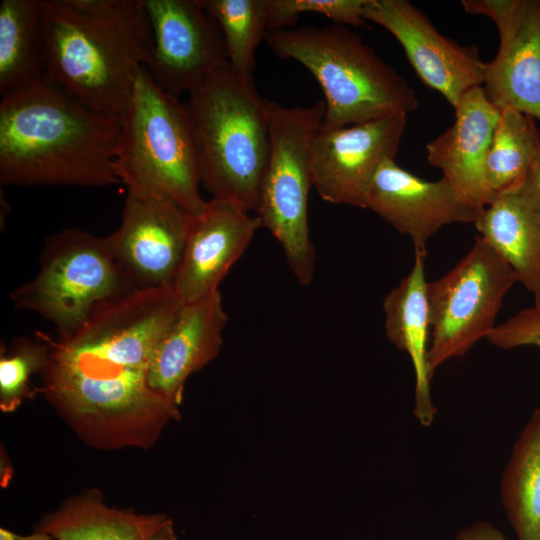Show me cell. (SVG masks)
<instances>
[{
  "label": "cell",
  "instance_id": "6da1fadb",
  "mask_svg": "<svg viewBox=\"0 0 540 540\" xmlns=\"http://www.w3.org/2000/svg\"><path fill=\"white\" fill-rule=\"evenodd\" d=\"M183 304L173 286L135 290L98 305L69 335L37 332L49 346L39 392L87 446L149 450L180 419L148 373Z\"/></svg>",
  "mask_w": 540,
  "mask_h": 540
},
{
  "label": "cell",
  "instance_id": "7a4b0ae2",
  "mask_svg": "<svg viewBox=\"0 0 540 540\" xmlns=\"http://www.w3.org/2000/svg\"><path fill=\"white\" fill-rule=\"evenodd\" d=\"M120 118L96 111L43 75L0 101L2 186L121 183Z\"/></svg>",
  "mask_w": 540,
  "mask_h": 540
},
{
  "label": "cell",
  "instance_id": "3957f363",
  "mask_svg": "<svg viewBox=\"0 0 540 540\" xmlns=\"http://www.w3.org/2000/svg\"><path fill=\"white\" fill-rule=\"evenodd\" d=\"M153 49L143 0L44 1L43 74L96 111L120 118Z\"/></svg>",
  "mask_w": 540,
  "mask_h": 540
},
{
  "label": "cell",
  "instance_id": "277c9868",
  "mask_svg": "<svg viewBox=\"0 0 540 540\" xmlns=\"http://www.w3.org/2000/svg\"><path fill=\"white\" fill-rule=\"evenodd\" d=\"M185 104L200 165L201 184L216 199L256 212L268 167L270 138L265 98L253 76L229 64L192 91Z\"/></svg>",
  "mask_w": 540,
  "mask_h": 540
},
{
  "label": "cell",
  "instance_id": "5b68a950",
  "mask_svg": "<svg viewBox=\"0 0 540 540\" xmlns=\"http://www.w3.org/2000/svg\"><path fill=\"white\" fill-rule=\"evenodd\" d=\"M280 58L302 64L325 95L322 126L329 129L414 112L415 90L347 26H302L266 33Z\"/></svg>",
  "mask_w": 540,
  "mask_h": 540
},
{
  "label": "cell",
  "instance_id": "8992f818",
  "mask_svg": "<svg viewBox=\"0 0 540 540\" xmlns=\"http://www.w3.org/2000/svg\"><path fill=\"white\" fill-rule=\"evenodd\" d=\"M115 174L127 191L160 196L189 214L206 206L192 123L178 97L163 90L144 66L120 116Z\"/></svg>",
  "mask_w": 540,
  "mask_h": 540
},
{
  "label": "cell",
  "instance_id": "52a82bcc",
  "mask_svg": "<svg viewBox=\"0 0 540 540\" xmlns=\"http://www.w3.org/2000/svg\"><path fill=\"white\" fill-rule=\"evenodd\" d=\"M264 103L270 154L256 215L280 243L295 278L307 286L317 257L307 214L313 186L312 140L323 122L325 103L287 107L266 98Z\"/></svg>",
  "mask_w": 540,
  "mask_h": 540
},
{
  "label": "cell",
  "instance_id": "ba28073f",
  "mask_svg": "<svg viewBox=\"0 0 540 540\" xmlns=\"http://www.w3.org/2000/svg\"><path fill=\"white\" fill-rule=\"evenodd\" d=\"M132 291L105 238L66 228L45 239L39 272L10 298L16 308L38 313L65 336L78 330L98 305Z\"/></svg>",
  "mask_w": 540,
  "mask_h": 540
},
{
  "label": "cell",
  "instance_id": "9c48e42d",
  "mask_svg": "<svg viewBox=\"0 0 540 540\" xmlns=\"http://www.w3.org/2000/svg\"><path fill=\"white\" fill-rule=\"evenodd\" d=\"M517 275L480 236L443 276L427 283L430 316L428 373L466 355L487 338Z\"/></svg>",
  "mask_w": 540,
  "mask_h": 540
},
{
  "label": "cell",
  "instance_id": "30bf717a",
  "mask_svg": "<svg viewBox=\"0 0 540 540\" xmlns=\"http://www.w3.org/2000/svg\"><path fill=\"white\" fill-rule=\"evenodd\" d=\"M154 49L144 66L166 92L178 97L197 89L229 64L220 27L200 0H143Z\"/></svg>",
  "mask_w": 540,
  "mask_h": 540
},
{
  "label": "cell",
  "instance_id": "8fae6325",
  "mask_svg": "<svg viewBox=\"0 0 540 540\" xmlns=\"http://www.w3.org/2000/svg\"><path fill=\"white\" fill-rule=\"evenodd\" d=\"M466 12L489 17L499 48L486 63L482 88L500 111L511 108L540 121V1L463 0Z\"/></svg>",
  "mask_w": 540,
  "mask_h": 540
},
{
  "label": "cell",
  "instance_id": "7c38bea8",
  "mask_svg": "<svg viewBox=\"0 0 540 540\" xmlns=\"http://www.w3.org/2000/svg\"><path fill=\"white\" fill-rule=\"evenodd\" d=\"M188 215L168 199L128 191L119 227L104 238L134 290L173 286L185 248Z\"/></svg>",
  "mask_w": 540,
  "mask_h": 540
},
{
  "label": "cell",
  "instance_id": "4fadbf2b",
  "mask_svg": "<svg viewBox=\"0 0 540 540\" xmlns=\"http://www.w3.org/2000/svg\"><path fill=\"white\" fill-rule=\"evenodd\" d=\"M405 114L342 128L322 126L312 140L313 186L332 204L365 208L370 184L386 159H395L407 125Z\"/></svg>",
  "mask_w": 540,
  "mask_h": 540
},
{
  "label": "cell",
  "instance_id": "5bb4252c",
  "mask_svg": "<svg viewBox=\"0 0 540 540\" xmlns=\"http://www.w3.org/2000/svg\"><path fill=\"white\" fill-rule=\"evenodd\" d=\"M364 18L389 31L401 44L421 81L455 108L484 83L486 62L474 45L442 35L424 12L407 0H367Z\"/></svg>",
  "mask_w": 540,
  "mask_h": 540
},
{
  "label": "cell",
  "instance_id": "9a60e30c",
  "mask_svg": "<svg viewBox=\"0 0 540 540\" xmlns=\"http://www.w3.org/2000/svg\"><path fill=\"white\" fill-rule=\"evenodd\" d=\"M369 208L412 240L415 254L426 255L427 241L443 226L474 223L479 211L444 177L422 179L386 159L368 189Z\"/></svg>",
  "mask_w": 540,
  "mask_h": 540
},
{
  "label": "cell",
  "instance_id": "2e32d148",
  "mask_svg": "<svg viewBox=\"0 0 540 540\" xmlns=\"http://www.w3.org/2000/svg\"><path fill=\"white\" fill-rule=\"evenodd\" d=\"M261 227L257 215L251 216L230 200L212 198L200 213L189 214L185 248L173 283L183 303L219 290Z\"/></svg>",
  "mask_w": 540,
  "mask_h": 540
},
{
  "label": "cell",
  "instance_id": "e0dca14e",
  "mask_svg": "<svg viewBox=\"0 0 540 540\" xmlns=\"http://www.w3.org/2000/svg\"><path fill=\"white\" fill-rule=\"evenodd\" d=\"M227 322L219 290L184 303L155 349L148 373L151 389L180 407L187 379L219 354Z\"/></svg>",
  "mask_w": 540,
  "mask_h": 540
},
{
  "label": "cell",
  "instance_id": "ac0fdd59",
  "mask_svg": "<svg viewBox=\"0 0 540 540\" xmlns=\"http://www.w3.org/2000/svg\"><path fill=\"white\" fill-rule=\"evenodd\" d=\"M454 109L452 125L427 143V160L480 211L490 201L485 159L501 111L487 100L482 86L468 91Z\"/></svg>",
  "mask_w": 540,
  "mask_h": 540
},
{
  "label": "cell",
  "instance_id": "d6986e66",
  "mask_svg": "<svg viewBox=\"0 0 540 540\" xmlns=\"http://www.w3.org/2000/svg\"><path fill=\"white\" fill-rule=\"evenodd\" d=\"M479 235L515 272L540 306V190L534 169L494 195L474 221Z\"/></svg>",
  "mask_w": 540,
  "mask_h": 540
},
{
  "label": "cell",
  "instance_id": "ffe728a7",
  "mask_svg": "<svg viewBox=\"0 0 540 540\" xmlns=\"http://www.w3.org/2000/svg\"><path fill=\"white\" fill-rule=\"evenodd\" d=\"M425 256L415 254L410 272L383 300L385 332L389 341L408 354L415 377L413 414L425 427L436 417L428 373L430 316L425 276Z\"/></svg>",
  "mask_w": 540,
  "mask_h": 540
},
{
  "label": "cell",
  "instance_id": "44dd1931",
  "mask_svg": "<svg viewBox=\"0 0 540 540\" xmlns=\"http://www.w3.org/2000/svg\"><path fill=\"white\" fill-rule=\"evenodd\" d=\"M171 520L164 513H136L110 507L100 492L86 490L44 514L35 530L57 540H148Z\"/></svg>",
  "mask_w": 540,
  "mask_h": 540
},
{
  "label": "cell",
  "instance_id": "7402d4cb",
  "mask_svg": "<svg viewBox=\"0 0 540 540\" xmlns=\"http://www.w3.org/2000/svg\"><path fill=\"white\" fill-rule=\"evenodd\" d=\"M500 498L518 540H540V407L516 439L500 479Z\"/></svg>",
  "mask_w": 540,
  "mask_h": 540
},
{
  "label": "cell",
  "instance_id": "603a6c76",
  "mask_svg": "<svg viewBox=\"0 0 540 540\" xmlns=\"http://www.w3.org/2000/svg\"><path fill=\"white\" fill-rule=\"evenodd\" d=\"M45 0L0 3V94L42 77L41 24Z\"/></svg>",
  "mask_w": 540,
  "mask_h": 540
},
{
  "label": "cell",
  "instance_id": "cb8c5ba5",
  "mask_svg": "<svg viewBox=\"0 0 540 540\" xmlns=\"http://www.w3.org/2000/svg\"><path fill=\"white\" fill-rule=\"evenodd\" d=\"M535 119L517 110L501 111L485 159V184L491 198L521 182L540 154Z\"/></svg>",
  "mask_w": 540,
  "mask_h": 540
},
{
  "label": "cell",
  "instance_id": "d4e9b609",
  "mask_svg": "<svg viewBox=\"0 0 540 540\" xmlns=\"http://www.w3.org/2000/svg\"><path fill=\"white\" fill-rule=\"evenodd\" d=\"M221 29L229 65L253 76L255 52L269 31L270 0H200Z\"/></svg>",
  "mask_w": 540,
  "mask_h": 540
},
{
  "label": "cell",
  "instance_id": "484cf974",
  "mask_svg": "<svg viewBox=\"0 0 540 540\" xmlns=\"http://www.w3.org/2000/svg\"><path fill=\"white\" fill-rule=\"evenodd\" d=\"M37 340L19 337L9 349L1 348L0 355V410L16 411L26 399H32L39 389L32 387L30 378L41 373L47 364L49 346L36 333Z\"/></svg>",
  "mask_w": 540,
  "mask_h": 540
},
{
  "label": "cell",
  "instance_id": "4316f807",
  "mask_svg": "<svg viewBox=\"0 0 540 540\" xmlns=\"http://www.w3.org/2000/svg\"><path fill=\"white\" fill-rule=\"evenodd\" d=\"M366 3L367 0H270L269 31L287 29L303 13L322 14L344 26H368L363 15Z\"/></svg>",
  "mask_w": 540,
  "mask_h": 540
},
{
  "label": "cell",
  "instance_id": "83f0119b",
  "mask_svg": "<svg viewBox=\"0 0 540 540\" xmlns=\"http://www.w3.org/2000/svg\"><path fill=\"white\" fill-rule=\"evenodd\" d=\"M486 339L502 350L522 346L540 348V306L533 305L519 310L503 323L496 325Z\"/></svg>",
  "mask_w": 540,
  "mask_h": 540
},
{
  "label": "cell",
  "instance_id": "f1b7e54d",
  "mask_svg": "<svg viewBox=\"0 0 540 540\" xmlns=\"http://www.w3.org/2000/svg\"><path fill=\"white\" fill-rule=\"evenodd\" d=\"M455 540H506L504 534L491 523L480 521L461 529Z\"/></svg>",
  "mask_w": 540,
  "mask_h": 540
},
{
  "label": "cell",
  "instance_id": "f546056e",
  "mask_svg": "<svg viewBox=\"0 0 540 540\" xmlns=\"http://www.w3.org/2000/svg\"><path fill=\"white\" fill-rule=\"evenodd\" d=\"M0 540H57L52 535L35 530L34 533L29 535L17 534L12 530L1 527L0 528Z\"/></svg>",
  "mask_w": 540,
  "mask_h": 540
},
{
  "label": "cell",
  "instance_id": "4dcf8cb0",
  "mask_svg": "<svg viewBox=\"0 0 540 540\" xmlns=\"http://www.w3.org/2000/svg\"><path fill=\"white\" fill-rule=\"evenodd\" d=\"M148 540H179L174 530L173 521L160 527Z\"/></svg>",
  "mask_w": 540,
  "mask_h": 540
},
{
  "label": "cell",
  "instance_id": "1f68e13d",
  "mask_svg": "<svg viewBox=\"0 0 540 540\" xmlns=\"http://www.w3.org/2000/svg\"><path fill=\"white\" fill-rule=\"evenodd\" d=\"M534 173H535V177H536V180H537V183H538V186H539V190H540V154L537 158V161H536V164L534 166Z\"/></svg>",
  "mask_w": 540,
  "mask_h": 540
}]
</instances>
